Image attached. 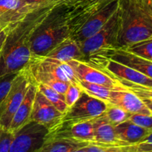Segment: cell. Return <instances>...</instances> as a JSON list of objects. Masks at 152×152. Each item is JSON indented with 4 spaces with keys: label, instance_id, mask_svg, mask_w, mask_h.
Returning a JSON list of instances; mask_svg holds the SVG:
<instances>
[{
    "label": "cell",
    "instance_id": "1",
    "mask_svg": "<svg viewBox=\"0 0 152 152\" xmlns=\"http://www.w3.org/2000/svg\"><path fill=\"white\" fill-rule=\"evenodd\" d=\"M60 5H49L27 13L7 27L4 46L0 53V77L17 73L33 57L31 42L34 32L49 15Z\"/></svg>",
    "mask_w": 152,
    "mask_h": 152
},
{
    "label": "cell",
    "instance_id": "2",
    "mask_svg": "<svg viewBox=\"0 0 152 152\" xmlns=\"http://www.w3.org/2000/svg\"><path fill=\"white\" fill-rule=\"evenodd\" d=\"M120 29L117 48L152 38V15L142 0H119Z\"/></svg>",
    "mask_w": 152,
    "mask_h": 152
},
{
    "label": "cell",
    "instance_id": "3",
    "mask_svg": "<svg viewBox=\"0 0 152 152\" xmlns=\"http://www.w3.org/2000/svg\"><path fill=\"white\" fill-rule=\"evenodd\" d=\"M65 9L66 4L56 7L34 32L31 42L33 56H45L61 42L71 37Z\"/></svg>",
    "mask_w": 152,
    "mask_h": 152
},
{
    "label": "cell",
    "instance_id": "4",
    "mask_svg": "<svg viewBox=\"0 0 152 152\" xmlns=\"http://www.w3.org/2000/svg\"><path fill=\"white\" fill-rule=\"evenodd\" d=\"M32 82L48 85L54 80L79 84V80L68 62H62L45 56H33L23 68Z\"/></svg>",
    "mask_w": 152,
    "mask_h": 152
},
{
    "label": "cell",
    "instance_id": "5",
    "mask_svg": "<svg viewBox=\"0 0 152 152\" xmlns=\"http://www.w3.org/2000/svg\"><path fill=\"white\" fill-rule=\"evenodd\" d=\"M120 29L118 9L99 31L89 38L79 42L84 60L111 48L117 47Z\"/></svg>",
    "mask_w": 152,
    "mask_h": 152
},
{
    "label": "cell",
    "instance_id": "6",
    "mask_svg": "<svg viewBox=\"0 0 152 152\" xmlns=\"http://www.w3.org/2000/svg\"><path fill=\"white\" fill-rule=\"evenodd\" d=\"M32 82L24 69L19 71L10 90L0 103V128L8 130L13 117Z\"/></svg>",
    "mask_w": 152,
    "mask_h": 152
},
{
    "label": "cell",
    "instance_id": "7",
    "mask_svg": "<svg viewBox=\"0 0 152 152\" xmlns=\"http://www.w3.org/2000/svg\"><path fill=\"white\" fill-rule=\"evenodd\" d=\"M108 104L83 91L78 100L64 114L63 124L70 126L78 123L94 121L103 115Z\"/></svg>",
    "mask_w": 152,
    "mask_h": 152
},
{
    "label": "cell",
    "instance_id": "8",
    "mask_svg": "<svg viewBox=\"0 0 152 152\" xmlns=\"http://www.w3.org/2000/svg\"><path fill=\"white\" fill-rule=\"evenodd\" d=\"M48 129L34 120L14 132L10 152H39L48 136Z\"/></svg>",
    "mask_w": 152,
    "mask_h": 152
},
{
    "label": "cell",
    "instance_id": "9",
    "mask_svg": "<svg viewBox=\"0 0 152 152\" xmlns=\"http://www.w3.org/2000/svg\"><path fill=\"white\" fill-rule=\"evenodd\" d=\"M86 60L102 68L118 80L152 88L151 78L121 62L100 55L93 56Z\"/></svg>",
    "mask_w": 152,
    "mask_h": 152
},
{
    "label": "cell",
    "instance_id": "10",
    "mask_svg": "<svg viewBox=\"0 0 152 152\" xmlns=\"http://www.w3.org/2000/svg\"><path fill=\"white\" fill-rule=\"evenodd\" d=\"M67 62L72 67L79 80L102 85L113 89L124 88L120 80L88 61L84 59H72Z\"/></svg>",
    "mask_w": 152,
    "mask_h": 152
},
{
    "label": "cell",
    "instance_id": "11",
    "mask_svg": "<svg viewBox=\"0 0 152 152\" xmlns=\"http://www.w3.org/2000/svg\"><path fill=\"white\" fill-rule=\"evenodd\" d=\"M64 114L57 109L37 89L33 105L31 120L45 126L49 132L57 130L63 124Z\"/></svg>",
    "mask_w": 152,
    "mask_h": 152
},
{
    "label": "cell",
    "instance_id": "12",
    "mask_svg": "<svg viewBox=\"0 0 152 152\" xmlns=\"http://www.w3.org/2000/svg\"><path fill=\"white\" fill-rule=\"evenodd\" d=\"M119 0H111L92 16L83 25L73 31L71 37L78 42L89 38L99 31L111 19L118 9Z\"/></svg>",
    "mask_w": 152,
    "mask_h": 152
},
{
    "label": "cell",
    "instance_id": "13",
    "mask_svg": "<svg viewBox=\"0 0 152 152\" xmlns=\"http://www.w3.org/2000/svg\"><path fill=\"white\" fill-rule=\"evenodd\" d=\"M111 0H69L66 4L65 16L71 34L83 25L91 16Z\"/></svg>",
    "mask_w": 152,
    "mask_h": 152
},
{
    "label": "cell",
    "instance_id": "14",
    "mask_svg": "<svg viewBox=\"0 0 152 152\" xmlns=\"http://www.w3.org/2000/svg\"><path fill=\"white\" fill-rule=\"evenodd\" d=\"M96 55L106 56L110 59L125 64L128 66H130L140 71L141 73L152 79V61L137 56L126 49L114 47Z\"/></svg>",
    "mask_w": 152,
    "mask_h": 152
},
{
    "label": "cell",
    "instance_id": "15",
    "mask_svg": "<svg viewBox=\"0 0 152 152\" xmlns=\"http://www.w3.org/2000/svg\"><path fill=\"white\" fill-rule=\"evenodd\" d=\"M109 104L117 105L130 114H152L143 100L126 88L113 89L110 95Z\"/></svg>",
    "mask_w": 152,
    "mask_h": 152
},
{
    "label": "cell",
    "instance_id": "16",
    "mask_svg": "<svg viewBox=\"0 0 152 152\" xmlns=\"http://www.w3.org/2000/svg\"><path fill=\"white\" fill-rule=\"evenodd\" d=\"M37 90V85L34 82H31L22 103L13 116L8 129L10 132L14 133L31 120Z\"/></svg>",
    "mask_w": 152,
    "mask_h": 152
},
{
    "label": "cell",
    "instance_id": "17",
    "mask_svg": "<svg viewBox=\"0 0 152 152\" xmlns=\"http://www.w3.org/2000/svg\"><path fill=\"white\" fill-rule=\"evenodd\" d=\"M93 126V142L107 145L124 147L117 137L115 126L108 121L105 114L94 120Z\"/></svg>",
    "mask_w": 152,
    "mask_h": 152
},
{
    "label": "cell",
    "instance_id": "18",
    "mask_svg": "<svg viewBox=\"0 0 152 152\" xmlns=\"http://www.w3.org/2000/svg\"><path fill=\"white\" fill-rule=\"evenodd\" d=\"M45 56L62 62H68L72 59H84L80 44L71 37L61 42Z\"/></svg>",
    "mask_w": 152,
    "mask_h": 152
},
{
    "label": "cell",
    "instance_id": "19",
    "mask_svg": "<svg viewBox=\"0 0 152 152\" xmlns=\"http://www.w3.org/2000/svg\"><path fill=\"white\" fill-rule=\"evenodd\" d=\"M88 144L72 138L49 133L47 140L39 152H78L80 148Z\"/></svg>",
    "mask_w": 152,
    "mask_h": 152
},
{
    "label": "cell",
    "instance_id": "20",
    "mask_svg": "<svg viewBox=\"0 0 152 152\" xmlns=\"http://www.w3.org/2000/svg\"><path fill=\"white\" fill-rule=\"evenodd\" d=\"M115 131L119 140L124 146L137 143L151 132V131L132 123L129 120L115 126Z\"/></svg>",
    "mask_w": 152,
    "mask_h": 152
},
{
    "label": "cell",
    "instance_id": "21",
    "mask_svg": "<svg viewBox=\"0 0 152 152\" xmlns=\"http://www.w3.org/2000/svg\"><path fill=\"white\" fill-rule=\"evenodd\" d=\"M22 0H0V24L7 27L25 16Z\"/></svg>",
    "mask_w": 152,
    "mask_h": 152
},
{
    "label": "cell",
    "instance_id": "22",
    "mask_svg": "<svg viewBox=\"0 0 152 152\" xmlns=\"http://www.w3.org/2000/svg\"><path fill=\"white\" fill-rule=\"evenodd\" d=\"M79 86L83 91L87 93L90 96L109 103L110 95L111 91L113 90L111 88L102 85L96 84V83L83 81V80H79Z\"/></svg>",
    "mask_w": 152,
    "mask_h": 152
},
{
    "label": "cell",
    "instance_id": "23",
    "mask_svg": "<svg viewBox=\"0 0 152 152\" xmlns=\"http://www.w3.org/2000/svg\"><path fill=\"white\" fill-rule=\"evenodd\" d=\"M36 84V83H35ZM37 89L51 102L59 111L63 113L64 114L67 112L68 110V107L65 102V96L64 94L59 93L52 88L46 86L42 83H37Z\"/></svg>",
    "mask_w": 152,
    "mask_h": 152
},
{
    "label": "cell",
    "instance_id": "24",
    "mask_svg": "<svg viewBox=\"0 0 152 152\" xmlns=\"http://www.w3.org/2000/svg\"><path fill=\"white\" fill-rule=\"evenodd\" d=\"M122 48L126 49L137 56L152 61V38L137 42Z\"/></svg>",
    "mask_w": 152,
    "mask_h": 152
},
{
    "label": "cell",
    "instance_id": "25",
    "mask_svg": "<svg viewBox=\"0 0 152 152\" xmlns=\"http://www.w3.org/2000/svg\"><path fill=\"white\" fill-rule=\"evenodd\" d=\"M104 114L108 121L114 126L127 120L131 115L130 113L127 112L120 107L109 103L108 104Z\"/></svg>",
    "mask_w": 152,
    "mask_h": 152
},
{
    "label": "cell",
    "instance_id": "26",
    "mask_svg": "<svg viewBox=\"0 0 152 152\" xmlns=\"http://www.w3.org/2000/svg\"><path fill=\"white\" fill-rule=\"evenodd\" d=\"M22 11L25 14L49 5L67 4L69 0H22Z\"/></svg>",
    "mask_w": 152,
    "mask_h": 152
},
{
    "label": "cell",
    "instance_id": "27",
    "mask_svg": "<svg viewBox=\"0 0 152 152\" xmlns=\"http://www.w3.org/2000/svg\"><path fill=\"white\" fill-rule=\"evenodd\" d=\"M120 82L123 87L134 92L135 94L137 95L142 99H148V100L152 101V88L128 81L120 80Z\"/></svg>",
    "mask_w": 152,
    "mask_h": 152
},
{
    "label": "cell",
    "instance_id": "28",
    "mask_svg": "<svg viewBox=\"0 0 152 152\" xmlns=\"http://www.w3.org/2000/svg\"><path fill=\"white\" fill-rule=\"evenodd\" d=\"M78 152H126V146L107 145L92 142L80 148Z\"/></svg>",
    "mask_w": 152,
    "mask_h": 152
},
{
    "label": "cell",
    "instance_id": "29",
    "mask_svg": "<svg viewBox=\"0 0 152 152\" xmlns=\"http://www.w3.org/2000/svg\"><path fill=\"white\" fill-rule=\"evenodd\" d=\"M126 152H152V132L137 143L126 146Z\"/></svg>",
    "mask_w": 152,
    "mask_h": 152
},
{
    "label": "cell",
    "instance_id": "30",
    "mask_svg": "<svg viewBox=\"0 0 152 152\" xmlns=\"http://www.w3.org/2000/svg\"><path fill=\"white\" fill-rule=\"evenodd\" d=\"M83 90L79 86V84H74V83H70L65 91V99L68 108H71L76 102L79 99L81 96Z\"/></svg>",
    "mask_w": 152,
    "mask_h": 152
},
{
    "label": "cell",
    "instance_id": "31",
    "mask_svg": "<svg viewBox=\"0 0 152 152\" xmlns=\"http://www.w3.org/2000/svg\"><path fill=\"white\" fill-rule=\"evenodd\" d=\"M128 120L152 132V114H131Z\"/></svg>",
    "mask_w": 152,
    "mask_h": 152
},
{
    "label": "cell",
    "instance_id": "32",
    "mask_svg": "<svg viewBox=\"0 0 152 152\" xmlns=\"http://www.w3.org/2000/svg\"><path fill=\"white\" fill-rule=\"evenodd\" d=\"M17 74L18 72L13 73L0 77V103L10 90L13 80Z\"/></svg>",
    "mask_w": 152,
    "mask_h": 152
},
{
    "label": "cell",
    "instance_id": "33",
    "mask_svg": "<svg viewBox=\"0 0 152 152\" xmlns=\"http://www.w3.org/2000/svg\"><path fill=\"white\" fill-rule=\"evenodd\" d=\"M14 134L0 128V152H10Z\"/></svg>",
    "mask_w": 152,
    "mask_h": 152
},
{
    "label": "cell",
    "instance_id": "34",
    "mask_svg": "<svg viewBox=\"0 0 152 152\" xmlns=\"http://www.w3.org/2000/svg\"><path fill=\"white\" fill-rule=\"evenodd\" d=\"M5 28L3 31L0 32V53H1V50L4 46V42H5L6 37H7V28Z\"/></svg>",
    "mask_w": 152,
    "mask_h": 152
},
{
    "label": "cell",
    "instance_id": "35",
    "mask_svg": "<svg viewBox=\"0 0 152 152\" xmlns=\"http://www.w3.org/2000/svg\"><path fill=\"white\" fill-rule=\"evenodd\" d=\"M142 1L152 15V0H142Z\"/></svg>",
    "mask_w": 152,
    "mask_h": 152
},
{
    "label": "cell",
    "instance_id": "36",
    "mask_svg": "<svg viewBox=\"0 0 152 152\" xmlns=\"http://www.w3.org/2000/svg\"><path fill=\"white\" fill-rule=\"evenodd\" d=\"M142 100H143V102H145V105H147V107L149 108L152 114V101L148 100V99H142Z\"/></svg>",
    "mask_w": 152,
    "mask_h": 152
},
{
    "label": "cell",
    "instance_id": "37",
    "mask_svg": "<svg viewBox=\"0 0 152 152\" xmlns=\"http://www.w3.org/2000/svg\"><path fill=\"white\" fill-rule=\"evenodd\" d=\"M4 28H5V27L2 26V25H1V24H0V32H1V31H3V30H4Z\"/></svg>",
    "mask_w": 152,
    "mask_h": 152
}]
</instances>
